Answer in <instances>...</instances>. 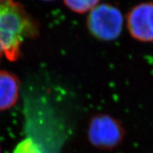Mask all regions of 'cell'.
<instances>
[{"label":"cell","instance_id":"8992f818","mask_svg":"<svg viewBox=\"0 0 153 153\" xmlns=\"http://www.w3.org/2000/svg\"><path fill=\"white\" fill-rule=\"evenodd\" d=\"M20 82L13 73L0 70V111L16 104L19 94Z\"/></svg>","mask_w":153,"mask_h":153},{"label":"cell","instance_id":"277c9868","mask_svg":"<svg viewBox=\"0 0 153 153\" xmlns=\"http://www.w3.org/2000/svg\"><path fill=\"white\" fill-rule=\"evenodd\" d=\"M125 137V130L120 120L108 114L92 117L88 128V139L94 147L111 150L117 148Z\"/></svg>","mask_w":153,"mask_h":153},{"label":"cell","instance_id":"9c48e42d","mask_svg":"<svg viewBox=\"0 0 153 153\" xmlns=\"http://www.w3.org/2000/svg\"><path fill=\"white\" fill-rule=\"evenodd\" d=\"M43 1H52V0H43Z\"/></svg>","mask_w":153,"mask_h":153},{"label":"cell","instance_id":"52a82bcc","mask_svg":"<svg viewBox=\"0 0 153 153\" xmlns=\"http://www.w3.org/2000/svg\"><path fill=\"white\" fill-rule=\"evenodd\" d=\"M99 2L100 0H64L65 6L69 10L78 13L91 11Z\"/></svg>","mask_w":153,"mask_h":153},{"label":"cell","instance_id":"5b68a950","mask_svg":"<svg viewBox=\"0 0 153 153\" xmlns=\"http://www.w3.org/2000/svg\"><path fill=\"white\" fill-rule=\"evenodd\" d=\"M131 36L141 42H153V2L138 4L127 15Z\"/></svg>","mask_w":153,"mask_h":153},{"label":"cell","instance_id":"7a4b0ae2","mask_svg":"<svg viewBox=\"0 0 153 153\" xmlns=\"http://www.w3.org/2000/svg\"><path fill=\"white\" fill-rule=\"evenodd\" d=\"M47 111L38 110L27 112V138L17 144L13 153H59L64 140L58 122H51V116L48 117Z\"/></svg>","mask_w":153,"mask_h":153},{"label":"cell","instance_id":"6da1fadb","mask_svg":"<svg viewBox=\"0 0 153 153\" xmlns=\"http://www.w3.org/2000/svg\"><path fill=\"white\" fill-rule=\"evenodd\" d=\"M38 33V23L23 5L14 0L0 1V41L8 60H17L23 41Z\"/></svg>","mask_w":153,"mask_h":153},{"label":"cell","instance_id":"30bf717a","mask_svg":"<svg viewBox=\"0 0 153 153\" xmlns=\"http://www.w3.org/2000/svg\"><path fill=\"white\" fill-rule=\"evenodd\" d=\"M0 153H1V149H0Z\"/></svg>","mask_w":153,"mask_h":153},{"label":"cell","instance_id":"8fae6325","mask_svg":"<svg viewBox=\"0 0 153 153\" xmlns=\"http://www.w3.org/2000/svg\"><path fill=\"white\" fill-rule=\"evenodd\" d=\"M0 1H2V0H0Z\"/></svg>","mask_w":153,"mask_h":153},{"label":"cell","instance_id":"ba28073f","mask_svg":"<svg viewBox=\"0 0 153 153\" xmlns=\"http://www.w3.org/2000/svg\"><path fill=\"white\" fill-rule=\"evenodd\" d=\"M2 56H5V50H4L3 45H2V42L0 41V60L2 58Z\"/></svg>","mask_w":153,"mask_h":153},{"label":"cell","instance_id":"3957f363","mask_svg":"<svg viewBox=\"0 0 153 153\" xmlns=\"http://www.w3.org/2000/svg\"><path fill=\"white\" fill-rule=\"evenodd\" d=\"M86 25L95 38L103 41H114L122 32L124 17L115 6L108 3L100 4L90 11Z\"/></svg>","mask_w":153,"mask_h":153}]
</instances>
